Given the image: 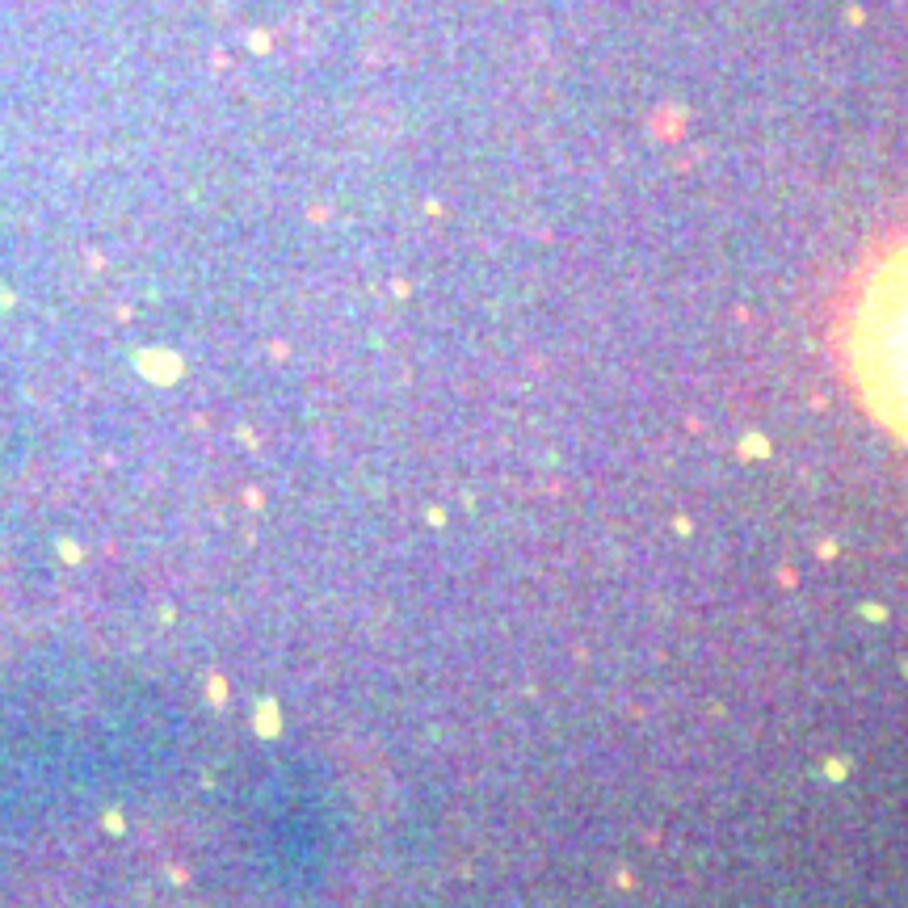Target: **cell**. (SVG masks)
Returning <instances> with one entry per match:
<instances>
[{"label": "cell", "mask_w": 908, "mask_h": 908, "mask_svg": "<svg viewBox=\"0 0 908 908\" xmlns=\"http://www.w3.org/2000/svg\"><path fill=\"white\" fill-rule=\"evenodd\" d=\"M850 366L871 412L908 442V249L887 257L862 286Z\"/></svg>", "instance_id": "obj_1"}]
</instances>
